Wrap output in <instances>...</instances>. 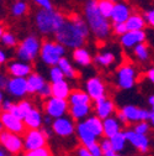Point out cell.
Returning <instances> with one entry per match:
<instances>
[{"label":"cell","instance_id":"1","mask_svg":"<svg viewBox=\"0 0 154 156\" xmlns=\"http://www.w3.org/2000/svg\"><path fill=\"white\" fill-rule=\"evenodd\" d=\"M89 34L90 29L86 20L79 15H73L67 19L59 30L54 34V38L63 46L75 50L83 47Z\"/></svg>","mask_w":154,"mask_h":156},{"label":"cell","instance_id":"2","mask_svg":"<svg viewBox=\"0 0 154 156\" xmlns=\"http://www.w3.org/2000/svg\"><path fill=\"white\" fill-rule=\"evenodd\" d=\"M84 17L89 25L90 31L99 40H105L112 31L110 19H106L99 10L98 0H86L84 5Z\"/></svg>","mask_w":154,"mask_h":156},{"label":"cell","instance_id":"3","mask_svg":"<svg viewBox=\"0 0 154 156\" xmlns=\"http://www.w3.org/2000/svg\"><path fill=\"white\" fill-rule=\"evenodd\" d=\"M65 16L57 11L53 8L52 9H41L38 10L35 15V24L37 30L43 35H51L55 34L59 30V27L65 23Z\"/></svg>","mask_w":154,"mask_h":156},{"label":"cell","instance_id":"4","mask_svg":"<svg viewBox=\"0 0 154 156\" xmlns=\"http://www.w3.org/2000/svg\"><path fill=\"white\" fill-rule=\"evenodd\" d=\"M65 46L59 44L58 41H49L45 40L41 46V52H40V58L45 65H48L51 67L57 66L59 61L65 55Z\"/></svg>","mask_w":154,"mask_h":156},{"label":"cell","instance_id":"5","mask_svg":"<svg viewBox=\"0 0 154 156\" xmlns=\"http://www.w3.org/2000/svg\"><path fill=\"white\" fill-rule=\"evenodd\" d=\"M41 46L42 42L40 41V38H37L36 36H27L24 40L17 45L16 50V57L17 60H21L25 62H32L36 60L37 56H40L41 52Z\"/></svg>","mask_w":154,"mask_h":156},{"label":"cell","instance_id":"6","mask_svg":"<svg viewBox=\"0 0 154 156\" xmlns=\"http://www.w3.org/2000/svg\"><path fill=\"white\" fill-rule=\"evenodd\" d=\"M137 81V72L131 63H123L119 67L116 74V82L121 89H132Z\"/></svg>","mask_w":154,"mask_h":156},{"label":"cell","instance_id":"7","mask_svg":"<svg viewBox=\"0 0 154 156\" xmlns=\"http://www.w3.org/2000/svg\"><path fill=\"white\" fill-rule=\"evenodd\" d=\"M70 104L68 99H61L55 98V97H51V98L46 99L45 102V113L49 115L53 119H58L62 116H65L69 113Z\"/></svg>","mask_w":154,"mask_h":156},{"label":"cell","instance_id":"8","mask_svg":"<svg viewBox=\"0 0 154 156\" xmlns=\"http://www.w3.org/2000/svg\"><path fill=\"white\" fill-rule=\"evenodd\" d=\"M0 143L2 146L12 155H18L22 150H25L24 146V138L18 134H14L6 130H2L0 134Z\"/></svg>","mask_w":154,"mask_h":156},{"label":"cell","instance_id":"9","mask_svg":"<svg viewBox=\"0 0 154 156\" xmlns=\"http://www.w3.org/2000/svg\"><path fill=\"white\" fill-rule=\"evenodd\" d=\"M47 138L41 129H28L24 134V146L25 151L36 150L46 146Z\"/></svg>","mask_w":154,"mask_h":156},{"label":"cell","instance_id":"10","mask_svg":"<svg viewBox=\"0 0 154 156\" xmlns=\"http://www.w3.org/2000/svg\"><path fill=\"white\" fill-rule=\"evenodd\" d=\"M0 122H2V129L14 133V134H25L26 133V125L24 123L22 119H18L17 116H15L12 113L10 112H3L2 113V118H0Z\"/></svg>","mask_w":154,"mask_h":156},{"label":"cell","instance_id":"11","mask_svg":"<svg viewBox=\"0 0 154 156\" xmlns=\"http://www.w3.org/2000/svg\"><path fill=\"white\" fill-rule=\"evenodd\" d=\"M51 128H52L53 133L55 135L61 136V138H69V136H72L75 133V129H76L72 116H68V115L62 116V118H58V119H54Z\"/></svg>","mask_w":154,"mask_h":156},{"label":"cell","instance_id":"12","mask_svg":"<svg viewBox=\"0 0 154 156\" xmlns=\"http://www.w3.org/2000/svg\"><path fill=\"white\" fill-rule=\"evenodd\" d=\"M9 95L14 98H24L28 94V83L27 78H18V77H10L8 80L5 89Z\"/></svg>","mask_w":154,"mask_h":156},{"label":"cell","instance_id":"13","mask_svg":"<svg viewBox=\"0 0 154 156\" xmlns=\"http://www.w3.org/2000/svg\"><path fill=\"white\" fill-rule=\"evenodd\" d=\"M85 92L89 94L91 101H99L106 97V84L100 77H90L85 82Z\"/></svg>","mask_w":154,"mask_h":156},{"label":"cell","instance_id":"14","mask_svg":"<svg viewBox=\"0 0 154 156\" xmlns=\"http://www.w3.org/2000/svg\"><path fill=\"white\" fill-rule=\"evenodd\" d=\"M125 135H126L127 141H128L133 147H136L139 152L146 154V152L149 150L150 140H149V138H148V135H146V134H139V133H137V131H134L133 129L125 130Z\"/></svg>","mask_w":154,"mask_h":156},{"label":"cell","instance_id":"15","mask_svg":"<svg viewBox=\"0 0 154 156\" xmlns=\"http://www.w3.org/2000/svg\"><path fill=\"white\" fill-rule=\"evenodd\" d=\"M121 112L123 113L127 123H133V124L142 122V120H148L149 113H150V110L142 109V108H138L132 104H127V105L122 107Z\"/></svg>","mask_w":154,"mask_h":156},{"label":"cell","instance_id":"16","mask_svg":"<svg viewBox=\"0 0 154 156\" xmlns=\"http://www.w3.org/2000/svg\"><path fill=\"white\" fill-rule=\"evenodd\" d=\"M147 35L144 30H139V31H127L123 36H121V45L123 48L129 50V48H134L137 45L142 44L146 41Z\"/></svg>","mask_w":154,"mask_h":156},{"label":"cell","instance_id":"17","mask_svg":"<svg viewBox=\"0 0 154 156\" xmlns=\"http://www.w3.org/2000/svg\"><path fill=\"white\" fill-rule=\"evenodd\" d=\"M8 73L11 77H18V78H27L32 73V65L30 62H25L21 60L12 61L6 67Z\"/></svg>","mask_w":154,"mask_h":156},{"label":"cell","instance_id":"18","mask_svg":"<svg viewBox=\"0 0 154 156\" xmlns=\"http://www.w3.org/2000/svg\"><path fill=\"white\" fill-rule=\"evenodd\" d=\"M94 110H95V115H98L99 118L104 120L106 118L112 116V114L115 113V103L107 97H104V98L94 102Z\"/></svg>","mask_w":154,"mask_h":156},{"label":"cell","instance_id":"19","mask_svg":"<svg viewBox=\"0 0 154 156\" xmlns=\"http://www.w3.org/2000/svg\"><path fill=\"white\" fill-rule=\"evenodd\" d=\"M75 133H76V136H78L79 141L82 143V145L85 147H90L95 143H98V136L86 126V124L84 122H79L76 124Z\"/></svg>","mask_w":154,"mask_h":156},{"label":"cell","instance_id":"20","mask_svg":"<svg viewBox=\"0 0 154 156\" xmlns=\"http://www.w3.org/2000/svg\"><path fill=\"white\" fill-rule=\"evenodd\" d=\"M24 123L27 129H41L42 124L45 123V116L42 115L41 110L37 108H32L27 116L24 119Z\"/></svg>","mask_w":154,"mask_h":156},{"label":"cell","instance_id":"21","mask_svg":"<svg viewBox=\"0 0 154 156\" xmlns=\"http://www.w3.org/2000/svg\"><path fill=\"white\" fill-rule=\"evenodd\" d=\"M131 8L122 2H119L115 4V9L112 12V16L110 20L112 23H126L128 20V17L131 16Z\"/></svg>","mask_w":154,"mask_h":156},{"label":"cell","instance_id":"22","mask_svg":"<svg viewBox=\"0 0 154 156\" xmlns=\"http://www.w3.org/2000/svg\"><path fill=\"white\" fill-rule=\"evenodd\" d=\"M122 123L117 119V116H110L104 119V136L105 138H112L113 135L121 133Z\"/></svg>","mask_w":154,"mask_h":156},{"label":"cell","instance_id":"23","mask_svg":"<svg viewBox=\"0 0 154 156\" xmlns=\"http://www.w3.org/2000/svg\"><path fill=\"white\" fill-rule=\"evenodd\" d=\"M92 107L91 104H78V105H70L69 108V116L75 122H82L83 119H86L90 115Z\"/></svg>","mask_w":154,"mask_h":156},{"label":"cell","instance_id":"24","mask_svg":"<svg viewBox=\"0 0 154 156\" xmlns=\"http://www.w3.org/2000/svg\"><path fill=\"white\" fill-rule=\"evenodd\" d=\"M27 83H28V93L30 94H38L42 90V88L47 84L45 78L40 73H35V72H32L27 77Z\"/></svg>","mask_w":154,"mask_h":156},{"label":"cell","instance_id":"25","mask_svg":"<svg viewBox=\"0 0 154 156\" xmlns=\"http://www.w3.org/2000/svg\"><path fill=\"white\" fill-rule=\"evenodd\" d=\"M51 84H52V97L61 98V99H68L69 98L72 89H70L69 83L65 80L58 81V82H53Z\"/></svg>","mask_w":154,"mask_h":156},{"label":"cell","instance_id":"26","mask_svg":"<svg viewBox=\"0 0 154 156\" xmlns=\"http://www.w3.org/2000/svg\"><path fill=\"white\" fill-rule=\"evenodd\" d=\"M73 60L76 65H79L82 67H86L90 66L91 62L94 61V58L91 57L90 52L84 48V47H79V48H75L73 51Z\"/></svg>","mask_w":154,"mask_h":156},{"label":"cell","instance_id":"27","mask_svg":"<svg viewBox=\"0 0 154 156\" xmlns=\"http://www.w3.org/2000/svg\"><path fill=\"white\" fill-rule=\"evenodd\" d=\"M84 123L98 138L104 136V120L99 118L98 115H89L84 120Z\"/></svg>","mask_w":154,"mask_h":156},{"label":"cell","instance_id":"28","mask_svg":"<svg viewBox=\"0 0 154 156\" xmlns=\"http://www.w3.org/2000/svg\"><path fill=\"white\" fill-rule=\"evenodd\" d=\"M126 25H127L128 31H139L146 27L147 21L144 19V15L134 12V14H131L128 20L126 21Z\"/></svg>","mask_w":154,"mask_h":156},{"label":"cell","instance_id":"29","mask_svg":"<svg viewBox=\"0 0 154 156\" xmlns=\"http://www.w3.org/2000/svg\"><path fill=\"white\" fill-rule=\"evenodd\" d=\"M68 102L70 105H78V104H91V98L85 90L74 89L72 90Z\"/></svg>","mask_w":154,"mask_h":156},{"label":"cell","instance_id":"30","mask_svg":"<svg viewBox=\"0 0 154 156\" xmlns=\"http://www.w3.org/2000/svg\"><path fill=\"white\" fill-rule=\"evenodd\" d=\"M32 108H33V105H32L31 102L22 99V101H20V102L15 103V105H14V108L11 109L10 113H12L15 116H17L18 119H22V120H24L26 116H27V114L31 112Z\"/></svg>","mask_w":154,"mask_h":156},{"label":"cell","instance_id":"31","mask_svg":"<svg viewBox=\"0 0 154 156\" xmlns=\"http://www.w3.org/2000/svg\"><path fill=\"white\" fill-rule=\"evenodd\" d=\"M115 61H116V56H115V53L111 51L100 52L94 58V62L96 65H99L100 67H110L115 63Z\"/></svg>","mask_w":154,"mask_h":156},{"label":"cell","instance_id":"32","mask_svg":"<svg viewBox=\"0 0 154 156\" xmlns=\"http://www.w3.org/2000/svg\"><path fill=\"white\" fill-rule=\"evenodd\" d=\"M58 66H59V68L63 71L64 76H65L67 78H69V80H75V78L78 77V71H76V69L73 67V65L70 63V61L68 60L65 56L59 61Z\"/></svg>","mask_w":154,"mask_h":156},{"label":"cell","instance_id":"33","mask_svg":"<svg viewBox=\"0 0 154 156\" xmlns=\"http://www.w3.org/2000/svg\"><path fill=\"white\" fill-rule=\"evenodd\" d=\"M110 141H111V145H112V149L116 151V152H122L126 147V144L128 143L127 139H126V135H125V131H121L116 135H113L112 138H110Z\"/></svg>","mask_w":154,"mask_h":156},{"label":"cell","instance_id":"34","mask_svg":"<svg viewBox=\"0 0 154 156\" xmlns=\"http://www.w3.org/2000/svg\"><path fill=\"white\" fill-rule=\"evenodd\" d=\"M0 40H2V44L8 48L16 47V45H17L16 36L10 31H5L3 27H2V30H0Z\"/></svg>","mask_w":154,"mask_h":156},{"label":"cell","instance_id":"35","mask_svg":"<svg viewBox=\"0 0 154 156\" xmlns=\"http://www.w3.org/2000/svg\"><path fill=\"white\" fill-rule=\"evenodd\" d=\"M11 15L14 17H21L28 11V5L24 0H16V2L11 5Z\"/></svg>","mask_w":154,"mask_h":156},{"label":"cell","instance_id":"36","mask_svg":"<svg viewBox=\"0 0 154 156\" xmlns=\"http://www.w3.org/2000/svg\"><path fill=\"white\" fill-rule=\"evenodd\" d=\"M133 53L141 62H146L149 58V46L146 42H142L133 48Z\"/></svg>","mask_w":154,"mask_h":156},{"label":"cell","instance_id":"37","mask_svg":"<svg viewBox=\"0 0 154 156\" xmlns=\"http://www.w3.org/2000/svg\"><path fill=\"white\" fill-rule=\"evenodd\" d=\"M98 6L100 12L106 17V19H111L113 9H115V3H112L111 0H99L98 2Z\"/></svg>","mask_w":154,"mask_h":156},{"label":"cell","instance_id":"38","mask_svg":"<svg viewBox=\"0 0 154 156\" xmlns=\"http://www.w3.org/2000/svg\"><path fill=\"white\" fill-rule=\"evenodd\" d=\"M64 78H65V76H64L63 71L59 68L58 65L51 67V69H49V80H51L52 83L53 82H58V81H63Z\"/></svg>","mask_w":154,"mask_h":156},{"label":"cell","instance_id":"39","mask_svg":"<svg viewBox=\"0 0 154 156\" xmlns=\"http://www.w3.org/2000/svg\"><path fill=\"white\" fill-rule=\"evenodd\" d=\"M132 129L134 131L139 133V134H146L147 135L149 133V130H150V124H149L148 120H142V122H138V123L134 124Z\"/></svg>","mask_w":154,"mask_h":156},{"label":"cell","instance_id":"40","mask_svg":"<svg viewBox=\"0 0 154 156\" xmlns=\"http://www.w3.org/2000/svg\"><path fill=\"white\" fill-rule=\"evenodd\" d=\"M22 156H52V154H51L49 149L45 146V147H41V149L25 151V154Z\"/></svg>","mask_w":154,"mask_h":156},{"label":"cell","instance_id":"41","mask_svg":"<svg viewBox=\"0 0 154 156\" xmlns=\"http://www.w3.org/2000/svg\"><path fill=\"white\" fill-rule=\"evenodd\" d=\"M127 31H128V29H127L126 23H112V32L115 35L123 36Z\"/></svg>","mask_w":154,"mask_h":156},{"label":"cell","instance_id":"42","mask_svg":"<svg viewBox=\"0 0 154 156\" xmlns=\"http://www.w3.org/2000/svg\"><path fill=\"white\" fill-rule=\"evenodd\" d=\"M38 95H40L41 98H43V99H48V98H51V97H52V84L47 83V84L42 88V90L38 93Z\"/></svg>","mask_w":154,"mask_h":156},{"label":"cell","instance_id":"43","mask_svg":"<svg viewBox=\"0 0 154 156\" xmlns=\"http://www.w3.org/2000/svg\"><path fill=\"white\" fill-rule=\"evenodd\" d=\"M89 149V151L92 154V155H95V156H104V151H102V149H101V146H100V143H95L94 145H91L90 147H88Z\"/></svg>","mask_w":154,"mask_h":156},{"label":"cell","instance_id":"44","mask_svg":"<svg viewBox=\"0 0 154 156\" xmlns=\"http://www.w3.org/2000/svg\"><path fill=\"white\" fill-rule=\"evenodd\" d=\"M144 19L147 21V25H149L150 27L154 29V9H150L148 11L144 12Z\"/></svg>","mask_w":154,"mask_h":156},{"label":"cell","instance_id":"45","mask_svg":"<svg viewBox=\"0 0 154 156\" xmlns=\"http://www.w3.org/2000/svg\"><path fill=\"white\" fill-rule=\"evenodd\" d=\"M32 2L35 4H37L41 9H52L53 8L51 0H32Z\"/></svg>","mask_w":154,"mask_h":156},{"label":"cell","instance_id":"46","mask_svg":"<svg viewBox=\"0 0 154 156\" xmlns=\"http://www.w3.org/2000/svg\"><path fill=\"white\" fill-rule=\"evenodd\" d=\"M100 146H101V149H102L104 154H105V152H107V151H110V150H113V149H112V145H111V141H110V139H109V138L102 139V140L100 141Z\"/></svg>","mask_w":154,"mask_h":156},{"label":"cell","instance_id":"47","mask_svg":"<svg viewBox=\"0 0 154 156\" xmlns=\"http://www.w3.org/2000/svg\"><path fill=\"white\" fill-rule=\"evenodd\" d=\"M15 103L11 101V99H4L2 102V109L3 112H11V109L14 108Z\"/></svg>","mask_w":154,"mask_h":156},{"label":"cell","instance_id":"48","mask_svg":"<svg viewBox=\"0 0 154 156\" xmlns=\"http://www.w3.org/2000/svg\"><path fill=\"white\" fill-rule=\"evenodd\" d=\"M76 156H95V155H92L89 151L88 147H85V146L82 145L80 147H78V150H76Z\"/></svg>","mask_w":154,"mask_h":156},{"label":"cell","instance_id":"49","mask_svg":"<svg viewBox=\"0 0 154 156\" xmlns=\"http://www.w3.org/2000/svg\"><path fill=\"white\" fill-rule=\"evenodd\" d=\"M6 61H8L6 52H5L4 50H0V63L4 65V63H6Z\"/></svg>","mask_w":154,"mask_h":156},{"label":"cell","instance_id":"50","mask_svg":"<svg viewBox=\"0 0 154 156\" xmlns=\"http://www.w3.org/2000/svg\"><path fill=\"white\" fill-rule=\"evenodd\" d=\"M147 78H148L149 82H152V83L154 84V67L150 68V69H148V72H147Z\"/></svg>","mask_w":154,"mask_h":156},{"label":"cell","instance_id":"51","mask_svg":"<svg viewBox=\"0 0 154 156\" xmlns=\"http://www.w3.org/2000/svg\"><path fill=\"white\" fill-rule=\"evenodd\" d=\"M6 83H8V80L5 78V76H2V77H0V88H2L3 90L5 89Z\"/></svg>","mask_w":154,"mask_h":156},{"label":"cell","instance_id":"52","mask_svg":"<svg viewBox=\"0 0 154 156\" xmlns=\"http://www.w3.org/2000/svg\"><path fill=\"white\" fill-rule=\"evenodd\" d=\"M104 156H123L121 152H116L115 150H110V151H107V152H105L104 154Z\"/></svg>","mask_w":154,"mask_h":156},{"label":"cell","instance_id":"53","mask_svg":"<svg viewBox=\"0 0 154 156\" xmlns=\"http://www.w3.org/2000/svg\"><path fill=\"white\" fill-rule=\"evenodd\" d=\"M148 122H149L150 126H153V128H154V112H153V110H150V113H149V118H148Z\"/></svg>","mask_w":154,"mask_h":156},{"label":"cell","instance_id":"54","mask_svg":"<svg viewBox=\"0 0 154 156\" xmlns=\"http://www.w3.org/2000/svg\"><path fill=\"white\" fill-rule=\"evenodd\" d=\"M148 103H149V105L152 107V110L154 112V94L149 95V98H148Z\"/></svg>","mask_w":154,"mask_h":156},{"label":"cell","instance_id":"55","mask_svg":"<svg viewBox=\"0 0 154 156\" xmlns=\"http://www.w3.org/2000/svg\"><path fill=\"white\" fill-rule=\"evenodd\" d=\"M53 118H51L49 115H45V124H47V125H52V123H53V120H52Z\"/></svg>","mask_w":154,"mask_h":156},{"label":"cell","instance_id":"56","mask_svg":"<svg viewBox=\"0 0 154 156\" xmlns=\"http://www.w3.org/2000/svg\"><path fill=\"white\" fill-rule=\"evenodd\" d=\"M0 156H8V151H6L4 147L0 150Z\"/></svg>","mask_w":154,"mask_h":156},{"label":"cell","instance_id":"57","mask_svg":"<svg viewBox=\"0 0 154 156\" xmlns=\"http://www.w3.org/2000/svg\"><path fill=\"white\" fill-rule=\"evenodd\" d=\"M111 2H112V3H115V4H116V3H119V2H120V0H111Z\"/></svg>","mask_w":154,"mask_h":156},{"label":"cell","instance_id":"58","mask_svg":"<svg viewBox=\"0 0 154 156\" xmlns=\"http://www.w3.org/2000/svg\"><path fill=\"white\" fill-rule=\"evenodd\" d=\"M98 2H99V0H98Z\"/></svg>","mask_w":154,"mask_h":156},{"label":"cell","instance_id":"59","mask_svg":"<svg viewBox=\"0 0 154 156\" xmlns=\"http://www.w3.org/2000/svg\"><path fill=\"white\" fill-rule=\"evenodd\" d=\"M15 2H16V0H15Z\"/></svg>","mask_w":154,"mask_h":156}]
</instances>
